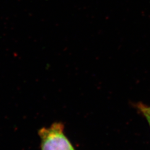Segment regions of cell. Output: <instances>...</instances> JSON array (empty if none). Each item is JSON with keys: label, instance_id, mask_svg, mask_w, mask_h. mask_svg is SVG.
I'll return each instance as SVG.
<instances>
[{"label": "cell", "instance_id": "1", "mask_svg": "<svg viewBox=\"0 0 150 150\" xmlns=\"http://www.w3.org/2000/svg\"><path fill=\"white\" fill-rule=\"evenodd\" d=\"M41 150H75L64 132V126L55 122L39 131Z\"/></svg>", "mask_w": 150, "mask_h": 150}, {"label": "cell", "instance_id": "2", "mask_svg": "<svg viewBox=\"0 0 150 150\" xmlns=\"http://www.w3.org/2000/svg\"><path fill=\"white\" fill-rule=\"evenodd\" d=\"M137 107L146 118L150 119V106H146L143 103H139L138 104Z\"/></svg>", "mask_w": 150, "mask_h": 150}, {"label": "cell", "instance_id": "3", "mask_svg": "<svg viewBox=\"0 0 150 150\" xmlns=\"http://www.w3.org/2000/svg\"><path fill=\"white\" fill-rule=\"evenodd\" d=\"M147 119V121H148V122L149 123V125H150V118H146Z\"/></svg>", "mask_w": 150, "mask_h": 150}]
</instances>
